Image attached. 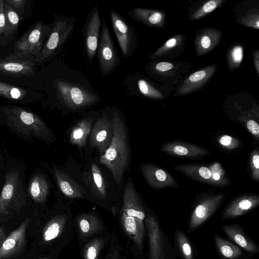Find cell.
Returning a JSON list of instances; mask_svg holds the SVG:
<instances>
[{"label": "cell", "instance_id": "d6a6232c", "mask_svg": "<svg viewBox=\"0 0 259 259\" xmlns=\"http://www.w3.org/2000/svg\"><path fill=\"white\" fill-rule=\"evenodd\" d=\"M104 244V238L96 237L89 241L83 248L84 259H98L101 250Z\"/></svg>", "mask_w": 259, "mask_h": 259}, {"label": "cell", "instance_id": "44dd1931", "mask_svg": "<svg viewBox=\"0 0 259 259\" xmlns=\"http://www.w3.org/2000/svg\"><path fill=\"white\" fill-rule=\"evenodd\" d=\"M259 204V196L249 194L238 197L232 201L224 209L222 217L231 219L242 215Z\"/></svg>", "mask_w": 259, "mask_h": 259}, {"label": "cell", "instance_id": "c3c4849f", "mask_svg": "<svg viewBox=\"0 0 259 259\" xmlns=\"http://www.w3.org/2000/svg\"><path fill=\"white\" fill-rule=\"evenodd\" d=\"M107 259H122L119 251L115 250L111 252Z\"/></svg>", "mask_w": 259, "mask_h": 259}, {"label": "cell", "instance_id": "ee69618b", "mask_svg": "<svg viewBox=\"0 0 259 259\" xmlns=\"http://www.w3.org/2000/svg\"><path fill=\"white\" fill-rule=\"evenodd\" d=\"M6 19L4 12V1L0 0V38H5Z\"/></svg>", "mask_w": 259, "mask_h": 259}, {"label": "cell", "instance_id": "ac0fdd59", "mask_svg": "<svg viewBox=\"0 0 259 259\" xmlns=\"http://www.w3.org/2000/svg\"><path fill=\"white\" fill-rule=\"evenodd\" d=\"M122 211L127 215L142 221L145 218L143 206L131 180L126 183L124 188Z\"/></svg>", "mask_w": 259, "mask_h": 259}, {"label": "cell", "instance_id": "30bf717a", "mask_svg": "<svg viewBox=\"0 0 259 259\" xmlns=\"http://www.w3.org/2000/svg\"><path fill=\"white\" fill-rule=\"evenodd\" d=\"M101 27V20L97 6L88 16L84 25L85 48L89 62H92L97 53Z\"/></svg>", "mask_w": 259, "mask_h": 259}, {"label": "cell", "instance_id": "ab89813d", "mask_svg": "<svg viewBox=\"0 0 259 259\" xmlns=\"http://www.w3.org/2000/svg\"><path fill=\"white\" fill-rule=\"evenodd\" d=\"M209 168L211 172V184L223 186L228 184L225 171L219 163L215 162L211 164Z\"/></svg>", "mask_w": 259, "mask_h": 259}, {"label": "cell", "instance_id": "603a6c76", "mask_svg": "<svg viewBox=\"0 0 259 259\" xmlns=\"http://www.w3.org/2000/svg\"><path fill=\"white\" fill-rule=\"evenodd\" d=\"M135 20L152 27H161L164 22L163 12L143 8H134L127 13Z\"/></svg>", "mask_w": 259, "mask_h": 259}, {"label": "cell", "instance_id": "52a82bcc", "mask_svg": "<svg viewBox=\"0 0 259 259\" xmlns=\"http://www.w3.org/2000/svg\"><path fill=\"white\" fill-rule=\"evenodd\" d=\"M100 71L103 76L111 73L120 60L110 35L108 26L103 20L97 50Z\"/></svg>", "mask_w": 259, "mask_h": 259}, {"label": "cell", "instance_id": "bcb514c9", "mask_svg": "<svg viewBox=\"0 0 259 259\" xmlns=\"http://www.w3.org/2000/svg\"><path fill=\"white\" fill-rule=\"evenodd\" d=\"M16 11L22 8L25 4V0H4Z\"/></svg>", "mask_w": 259, "mask_h": 259}, {"label": "cell", "instance_id": "60d3db41", "mask_svg": "<svg viewBox=\"0 0 259 259\" xmlns=\"http://www.w3.org/2000/svg\"><path fill=\"white\" fill-rule=\"evenodd\" d=\"M240 23L256 29L259 28L258 10H251L239 20Z\"/></svg>", "mask_w": 259, "mask_h": 259}, {"label": "cell", "instance_id": "2e32d148", "mask_svg": "<svg viewBox=\"0 0 259 259\" xmlns=\"http://www.w3.org/2000/svg\"><path fill=\"white\" fill-rule=\"evenodd\" d=\"M82 180L94 196L101 200L106 198L107 191L106 182L96 163H93L90 167L83 172Z\"/></svg>", "mask_w": 259, "mask_h": 259}, {"label": "cell", "instance_id": "3957f363", "mask_svg": "<svg viewBox=\"0 0 259 259\" xmlns=\"http://www.w3.org/2000/svg\"><path fill=\"white\" fill-rule=\"evenodd\" d=\"M26 204L25 195L18 171H8L0 194V222H6Z\"/></svg>", "mask_w": 259, "mask_h": 259}, {"label": "cell", "instance_id": "74e56055", "mask_svg": "<svg viewBox=\"0 0 259 259\" xmlns=\"http://www.w3.org/2000/svg\"><path fill=\"white\" fill-rule=\"evenodd\" d=\"M224 2L225 0H211L206 2L194 12L191 19L197 20L205 16L221 6Z\"/></svg>", "mask_w": 259, "mask_h": 259}, {"label": "cell", "instance_id": "d590c367", "mask_svg": "<svg viewBox=\"0 0 259 259\" xmlns=\"http://www.w3.org/2000/svg\"><path fill=\"white\" fill-rule=\"evenodd\" d=\"M136 85L140 94L144 97L153 99L163 98L161 92L144 79H137Z\"/></svg>", "mask_w": 259, "mask_h": 259}, {"label": "cell", "instance_id": "e575fe53", "mask_svg": "<svg viewBox=\"0 0 259 259\" xmlns=\"http://www.w3.org/2000/svg\"><path fill=\"white\" fill-rule=\"evenodd\" d=\"M23 89L0 81V96L9 99L21 100L26 95Z\"/></svg>", "mask_w": 259, "mask_h": 259}, {"label": "cell", "instance_id": "4fadbf2b", "mask_svg": "<svg viewBox=\"0 0 259 259\" xmlns=\"http://www.w3.org/2000/svg\"><path fill=\"white\" fill-rule=\"evenodd\" d=\"M141 170L147 183L154 189L179 187L174 177L161 167L150 163H142Z\"/></svg>", "mask_w": 259, "mask_h": 259}, {"label": "cell", "instance_id": "8992f818", "mask_svg": "<svg viewBox=\"0 0 259 259\" xmlns=\"http://www.w3.org/2000/svg\"><path fill=\"white\" fill-rule=\"evenodd\" d=\"M52 27L53 25L40 21L35 24L15 44L16 53L13 55L24 57L32 55L35 58L41 51Z\"/></svg>", "mask_w": 259, "mask_h": 259}, {"label": "cell", "instance_id": "7a4b0ae2", "mask_svg": "<svg viewBox=\"0 0 259 259\" xmlns=\"http://www.w3.org/2000/svg\"><path fill=\"white\" fill-rule=\"evenodd\" d=\"M3 112L5 124L21 137L36 138L46 143L52 140V132L36 114L15 106L4 107Z\"/></svg>", "mask_w": 259, "mask_h": 259}, {"label": "cell", "instance_id": "9a60e30c", "mask_svg": "<svg viewBox=\"0 0 259 259\" xmlns=\"http://www.w3.org/2000/svg\"><path fill=\"white\" fill-rule=\"evenodd\" d=\"M161 150L174 156L188 158L202 157L210 153L204 147L180 141L166 143L161 146Z\"/></svg>", "mask_w": 259, "mask_h": 259}, {"label": "cell", "instance_id": "836d02e7", "mask_svg": "<svg viewBox=\"0 0 259 259\" xmlns=\"http://www.w3.org/2000/svg\"><path fill=\"white\" fill-rule=\"evenodd\" d=\"M183 37L181 35L173 36L168 39L162 46L151 54L149 58L156 59L163 56L168 52L174 50L179 46L183 40Z\"/></svg>", "mask_w": 259, "mask_h": 259}, {"label": "cell", "instance_id": "d6986e66", "mask_svg": "<svg viewBox=\"0 0 259 259\" xmlns=\"http://www.w3.org/2000/svg\"><path fill=\"white\" fill-rule=\"evenodd\" d=\"M52 172L60 190L66 197L70 199L84 197L85 190L67 174L56 166H53Z\"/></svg>", "mask_w": 259, "mask_h": 259}, {"label": "cell", "instance_id": "f1b7e54d", "mask_svg": "<svg viewBox=\"0 0 259 259\" xmlns=\"http://www.w3.org/2000/svg\"><path fill=\"white\" fill-rule=\"evenodd\" d=\"M79 232L83 239H85L99 232L103 225L99 219L92 213L80 215L77 220Z\"/></svg>", "mask_w": 259, "mask_h": 259}, {"label": "cell", "instance_id": "ba28073f", "mask_svg": "<svg viewBox=\"0 0 259 259\" xmlns=\"http://www.w3.org/2000/svg\"><path fill=\"white\" fill-rule=\"evenodd\" d=\"M114 32L125 57H130L137 46V35L134 28L120 14L113 10L110 12Z\"/></svg>", "mask_w": 259, "mask_h": 259}, {"label": "cell", "instance_id": "e0dca14e", "mask_svg": "<svg viewBox=\"0 0 259 259\" xmlns=\"http://www.w3.org/2000/svg\"><path fill=\"white\" fill-rule=\"evenodd\" d=\"M34 63L24 57H17L11 55L0 60V73L30 76L34 73Z\"/></svg>", "mask_w": 259, "mask_h": 259}, {"label": "cell", "instance_id": "4dcf8cb0", "mask_svg": "<svg viewBox=\"0 0 259 259\" xmlns=\"http://www.w3.org/2000/svg\"><path fill=\"white\" fill-rule=\"evenodd\" d=\"M214 239L219 252L224 258L235 259L242 255V250L234 244L218 236H215Z\"/></svg>", "mask_w": 259, "mask_h": 259}, {"label": "cell", "instance_id": "277c9868", "mask_svg": "<svg viewBox=\"0 0 259 259\" xmlns=\"http://www.w3.org/2000/svg\"><path fill=\"white\" fill-rule=\"evenodd\" d=\"M54 84L59 100L69 109H83L96 104L100 100L93 91L77 82L59 79L55 80Z\"/></svg>", "mask_w": 259, "mask_h": 259}, {"label": "cell", "instance_id": "7402d4cb", "mask_svg": "<svg viewBox=\"0 0 259 259\" xmlns=\"http://www.w3.org/2000/svg\"><path fill=\"white\" fill-rule=\"evenodd\" d=\"M221 32L213 28H206L197 33L195 45L197 56H202L214 49L219 43Z\"/></svg>", "mask_w": 259, "mask_h": 259}, {"label": "cell", "instance_id": "5bb4252c", "mask_svg": "<svg viewBox=\"0 0 259 259\" xmlns=\"http://www.w3.org/2000/svg\"><path fill=\"white\" fill-rule=\"evenodd\" d=\"M145 222L149 241L150 259H165L164 239L157 221L154 217L148 215Z\"/></svg>", "mask_w": 259, "mask_h": 259}, {"label": "cell", "instance_id": "7dc6e473", "mask_svg": "<svg viewBox=\"0 0 259 259\" xmlns=\"http://www.w3.org/2000/svg\"><path fill=\"white\" fill-rule=\"evenodd\" d=\"M253 62L257 73H259V51L255 50L253 52Z\"/></svg>", "mask_w": 259, "mask_h": 259}, {"label": "cell", "instance_id": "7c38bea8", "mask_svg": "<svg viewBox=\"0 0 259 259\" xmlns=\"http://www.w3.org/2000/svg\"><path fill=\"white\" fill-rule=\"evenodd\" d=\"M30 220V218H27L5 239L0 245V259L12 257L23 249L26 243V229Z\"/></svg>", "mask_w": 259, "mask_h": 259}, {"label": "cell", "instance_id": "b9f144b4", "mask_svg": "<svg viewBox=\"0 0 259 259\" xmlns=\"http://www.w3.org/2000/svg\"><path fill=\"white\" fill-rule=\"evenodd\" d=\"M218 141L221 146L229 150L235 149L240 145V141L238 139L227 135L219 137Z\"/></svg>", "mask_w": 259, "mask_h": 259}, {"label": "cell", "instance_id": "83f0119b", "mask_svg": "<svg viewBox=\"0 0 259 259\" xmlns=\"http://www.w3.org/2000/svg\"><path fill=\"white\" fill-rule=\"evenodd\" d=\"M223 229L227 236L244 250L256 253L258 249L256 244L245 235L237 225H225Z\"/></svg>", "mask_w": 259, "mask_h": 259}, {"label": "cell", "instance_id": "7bdbcfd3", "mask_svg": "<svg viewBox=\"0 0 259 259\" xmlns=\"http://www.w3.org/2000/svg\"><path fill=\"white\" fill-rule=\"evenodd\" d=\"M249 164L253 179L258 182L259 180V154L257 149H254L251 154Z\"/></svg>", "mask_w": 259, "mask_h": 259}, {"label": "cell", "instance_id": "d4e9b609", "mask_svg": "<svg viewBox=\"0 0 259 259\" xmlns=\"http://www.w3.org/2000/svg\"><path fill=\"white\" fill-rule=\"evenodd\" d=\"M121 222L124 230L133 240L138 247L141 249L145 234V226L142 221L126 214L122 211Z\"/></svg>", "mask_w": 259, "mask_h": 259}, {"label": "cell", "instance_id": "681fc988", "mask_svg": "<svg viewBox=\"0 0 259 259\" xmlns=\"http://www.w3.org/2000/svg\"><path fill=\"white\" fill-rule=\"evenodd\" d=\"M6 238L5 231L3 227H0V245Z\"/></svg>", "mask_w": 259, "mask_h": 259}, {"label": "cell", "instance_id": "6da1fadb", "mask_svg": "<svg viewBox=\"0 0 259 259\" xmlns=\"http://www.w3.org/2000/svg\"><path fill=\"white\" fill-rule=\"evenodd\" d=\"M111 119L113 127L111 142L99 160L109 169L116 184H119L129 164L130 150L125 126L116 110L113 112Z\"/></svg>", "mask_w": 259, "mask_h": 259}, {"label": "cell", "instance_id": "f907efd6", "mask_svg": "<svg viewBox=\"0 0 259 259\" xmlns=\"http://www.w3.org/2000/svg\"><path fill=\"white\" fill-rule=\"evenodd\" d=\"M41 259H50L49 258H41Z\"/></svg>", "mask_w": 259, "mask_h": 259}, {"label": "cell", "instance_id": "f546056e", "mask_svg": "<svg viewBox=\"0 0 259 259\" xmlns=\"http://www.w3.org/2000/svg\"><path fill=\"white\" fill-rule=\"evenodd\" d=\"M175 168L194 180L211 184V172L206 166L198 164H182Z\"/></svg>", "mask_w": 259, "mask_h": 259}, {"label": "cell", "instance_id": "1f68e13d", "mask_svg": "<svg viewBox=\"0 0 259 259\" xmlns=\"http://www.w3.org/2000/svg\"><path fill=\"white\" fill-rule=\"evenodd\" d=\"M4 12L6 19L5 38L8 39L16 31L20 22V17L17 11L5 1Z\"/></svg>", "mask_w": 259, "mask_h": 259}, {"label": "cell", "instance_id": "f35d334b", "mask_svg": "<svg viewBox=\"0 0 259 259\" xmlns=\"http://www.w3.org/2000/svg\"><path fill=\"white\" fill-rule=\"evenodd\" d=\"M176 240L184 259H193L192 246L185 234L180 230L176 231Z\"/></svg>", "mask_w": 259, "mask_h": 259}, {"label": "cell", "instance_id": "f6af8a7d", "mask_svg": "<svg viewBox=\"0 0 259 259\" xmlns=\"http://www.w3.org/2000/svg\"><path fill=\"white\" fill-rule=\"evenodd\" d=\"M174 64L168 62H160L154 64V69L157 72H165L171 70Z\"/></svg>", "mask_w": 259, "mask_h": 259}, {"label": "cell", "instance_id": "4316f807", "mask_svg": "<svg viewBox=\"0 0 259 259\" xmlns=\"http://www.w3.org/2000/svg\"><path fill=\"white\" fill-rule=\"evenodd\" d=\"M94 122V118L89 117L79 120L72 128L69 135L70 143L79 148L87 144Z\"/></svg>", "mask_w": 259, "mask_h": 259}, {"label": "cell", "instance_id": "cb8c5ba5", "mask_svg": "<svg viewBox=\"0 0 259 259\" xmlns=\"http://www.w3.org/2000/svg\"><path fill=\"white\" fill-rule=\"evenodd\" d=\"M68 219L67 215L61 214L52 218L44 226L42 238L44 242L48 243L59 238L67 231V228H71V225H68Z\"/></svg>", "mask_w": 259, "mask_h": 259}, {"label": "cell", "instance_id": "9c48e42d", "mask_svg": "<svg viewBox=\"0 0 259 259\" xmlns=\"http://www.w3.org/2000/svg\"><path fill=\"white\" fill-rule=\"evenodd\" d=\"M113 135L112 119L104 113L93 124L89 138L91 148L97 150L100 155L109 146Z\"/></svg>", "mask_w": 259, "mask_h": 259}, {"label": "cell", "instance_id": "8d00e7d4", "mask_svg": "<svg viewBox=\"0 0 259 259\" xmlns=\"http://www.w3.org/2000/svg\"><path fill=\"white\" fill-rule=\"evenodd\" d=\"M227 58L230 70L239 67L243 59L242 46L240 45L233 46L229 50Z\"/></svg>", "mask_w": 259, "mask_h": 259}, {"label": "cell", "instance_id": "484cf974", "mask_svg": "<svg viewBox=\"0 0 259 259\" xmlns=\"http://www.w3.org/2000/svg\"><path fill=\"white\" fill-rule=\"evenodd\" d=\"M49 184L41 174H37L30 179L27 191L31 198L36 203H44L49 194Z\"/></svg>", "mask_w": 259, "mask_h": 259}, {"label": "cell", "instance_id": "ffe728a7", "mask_svg": "<svg viewBox=\"0 0 259 259\" xmlns=\"http://www.w3.org/2000/svg\"><path fill=\"white\" fill-rule=\"evenodd\" d=\"M215 70L216 65H212L193 72L179 88L177 95H187L196 91L210 78Z\"/></svg>", "mask_w": 259, "mask_h": 259}, {"label": "cell", "instance_id": "5b68a950", "mask_svg": "<svg viewBox=\"0 0 259 259\" xmlns=\"http://www.w3.org/2000/svg\"><path fill=\"white\" fill-rule=\"evenodd\" d=\"M75 21L73 17L56 16L51 33L34 61L38 63H43L57 53L71 37Z\"/></svg>", "mask_w": 259, "mask_h": 259}, {"label": "cell", "instance_id": "8fae6325", "mask_svg": "<svg viewBox=\"0 0 259 259\" xmlns=\"http://www.w3.org/2000/svg\"><path fill=\"white\" fill-rule=\"evenodd\" d=\"M224 197V194L219 193L210 195L201 200L191 214L189 231L195 230L211 216L223 201Z\"/></svg>", "mask_w": 259, "mask_h": 259}]
</instances>
